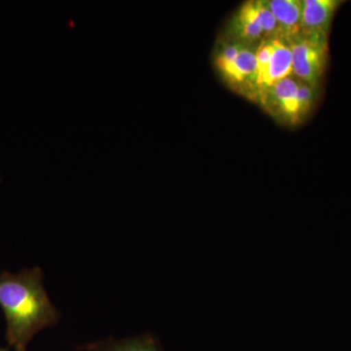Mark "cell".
<instances>
[{
  "label": "cell",
  "instance_id": "obj_2",
  "mask_svg": "<svg viewBox=\"0 0 351 351\" xmlns=\"http://www.w3.org/2000/svg\"><path fill=\"white\" fill-rule=\"evenodd\" d=\"M292 49L293 75L313 87H319L329 56L328 36L300 32L288 39Z\"/></svg>",
  "mask_w": 351,
  "mask_h": 351
},
{
  "label": "cell",
  "instance_id": "obj_10",
  "mask_svg": "<svg viewBox=\"0 0 351 351\" xmlns=\"http://www.w3.org/2000/svg\"><path fill=\"white\" fill-rule=\"evenodd\" d=\"M0 351H9V350H6V348H0Z\"/></svg>",
  "mask_w": 351,
  "mask_h": 351
},
{
  "label": "cell",
  "instance_id": "obj_5",
  "mask_svg": "<svg viewBox=\"0 0 351 351\" xmlns=\"http://www.w3.org/2000/svg\"><path fill=\"white\" fill-rule=\"evenodd\" d=\"M223 38L254 46L267 38L260 21L258 0L246 1L228 22Z\"/></svg>",
  "mask_w": 351,
  "mask_h": 351
},
{
  "label": "cell",
  "instance_id": "obj_7",
  "mask_svg": "<svg viewBox=\"0 0 351 351\" xmlns=\"http://www.w3.org/2000/svg\"><path fill=\"white\" fill-rule=\"evenodd\" d=\"M278 25L279 36L294 38L302 31L304 0H267Z\"/></svg>",
  "mask_w": 351,
  "mask_h": 351
},
{
  "label": "cell",
  "instance_id": "obj_8",
  "mask_svg": "<svg viewBox=\"0 0 351 351\" xmlns=\"http://www.w3.org/2000/svg\"><path fill=\"white\" fill-rule=\"evenodd\" d=\"M271 43L272 53L265 91L274 83L294 75H293L292 49L288 39L282 36H274L271 38Z\"/></svg>",
  "mask_w": 351,
  "mask_h": 351
},
{
  "label": "cell",
  "instance_id": "obj_1",
  "mask_svg": "<svg viewBox=\"0 0 351 351\" xmlns=\"http://www.w3.org/2000/svg\"><path fill=\"white\" fill-rule=\"evenodd\" d=\"M0 307L5 315L7 341L16 351L27 350L36 334L60 319L38 267L0 274Z\"/></svg>",
  "mask_w": 351,
  "mask_h": 351
},
{
  "label": "cell",
  "instance_id": "obj_4",
  "mask_svg": "<svg viewBox=\"0 0 351 351\" xmlns=\"http://www.w3.org/2000/svg\"><path fill=\"white\" fill-rule=\"evenodd\" d=\"M256 47L245 45L232 63L219 69V75L234 91L257 101Z\"/></svg>",
  "mask_w": 351,
  "mask_h": 351
},
{
  "label": "cell",
  "instance_id": "obj_6",
  "mask_svg": "<svg viewBox=\"0 0 351 351\" xmlns=\"http://www.w3.org/2000/svg\"><path fill=\"white\" fill-rule=\"evenodd\" d=\"M341 4L339 0H304L301 32L329 38L332 19Z\"/></svg>",
  "mask_w": 351,
  "mask_h": 351
},
{
  "label": "cell",
  "instance_id": "obj_9",
  "mask_svg": "<svg viewBox=\"0 0 351 351\" xmlns=\"http://www.w3.org/2000/svg\"><path fill=\"white\" fill-rule=\"evenodd\" d=\"M90 351H161L151 336L124 339H108L87 346Z\"/></svg>",
  "mask_w": 351,
  "mask_h": 351
},
{
  "label": "cell",
  "instance_id": "obj_3",
  "mask_svg": "<svg viewBox=\"0 0 351 351\" xmlns=\"http://www.w3.org/2000/svg\"><path fill=\"white\" fill-rule=\"evenodd\" d=\"M298 89L299 80L290 76L274 83L261 96L258 103L278 121L295 125L302 121Z\"/></svg>",
  "mask_w": 351,
  "mask_h": 351
}]
</instances>
